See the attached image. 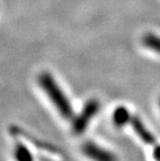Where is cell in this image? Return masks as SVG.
<instances>
[{"mask_svg": "<svg viewBox=\"0 0 160 161\" xmlns=\"http://www.w3.org/2000/svg\"><path fill=\"white\" fill-rule=\"evenodd\" d=\"M37 81L41 88L47 95L59 115L64 119H72L75 115L72 103L52 75L47 72H43L39 76Z\"/></svg>", "mask_w": 160, "mask_h": 161, "instance_id": "cell-1", "label": "cell"}, {"mask_svg": "<svg viewBox=\"0 0 160 161\" xmlns=\"http://www.w3.org/2000/svg\"><path fill=\"white\" fill-rule=\"evenodd\" d=\"M100 102L97 99H90L77 115L72 119V131L76 135H81L86 131L91 121L100 110Z\"/></svg>", "mask_w": 160, "mask_h": 161, "instance_id": "cell-2", "label": "cell"}, {"mask_svg": "<svg viewBox=\"0 0 160 161\" xmlns=\"http://www.w3.org/2000/svg\"><path fill=\"white\" fill-rule=\"evenodd\" d=\"M81 152L86 158L91 159V161H118L114 153L91 140H87L82 143Z\"/></svg>", "mask_w": 160, "mask_h": 161, "instance_id": "cell-3", "label": "cell"}, {"mask_svg": "<svg viewBox=\"0 0 160 161\" xmlns=\"http://www.w3.org/2000/svg\"><path fill=\"white\" fill-rule=\"evenodd\" d=\"M129 124H131L134 132L145 143H147L149 146H156V137L146 127L144 122L141 121V119L138 115H132Z\"/></svg>", "mask_w": 160, "mask_h": 161, "instance_id": "cell-4", "label": "cell"}, {"mask_svg": "<svg viewBox=\"0 0 160 161\" xmlns=\"http://www.w3.org/2000/svg\"><path fill=\"white\" fill-rule=\"evenodd\" d=\"M131 116L132 115L130 114V111L125 106H119L114 109L113 114H112V122L118 128H122L130 123Z\"/></svg>", "mask_w": 160, "mask_h": 161, "instance_id": "cell-5", "label": "cell"}, {"mask_svg": "<svg viewBox=\"0 0 160 161\" xmlns=\"http://www.w3.org/2000/svg\"><path fill=\"white\" fill-rule=\"evenodd\" d=\"M14 158L16 161H35L31 151L22 142H17L15 145Z\"/></svg>", "mask_w": 160, "mask_h": 161, "instance_id": "cell-6", "label": "cell"}, {"mask_svg": "<svg viewBox=\"0 0 160 161\" xmlns=\"http://www.w3.org/2000/svg\"><path fill=\"white\" fill-rule=\"evenodd\" d=\"M141 42L144 44L145 47H147L148 49L154 51L156 53L160 54V36L155 35V33H146L142 36Z\"/></svg>", "mask_w": 160, "mask_h": 161, "instance_id": "cell-7", "label": "cell"}, {"mask_svg": "<svg viewBox=\"0 0 160 161\" xmlns=\"http://www.w3.org/2000/svg\"><path fill=\"white\" fill-rule=\"evenodd\" d=\"M153 157H154L155 161H160V145L154 146V149H153Z\"/></svg>", "mask_w": 160, "mask_h": 161, "instance_id": "cell-8", "label": "cell"}, {"mask_svg": "<svg viewBox=\"0 0 160 161\" xmlns=\"http://www.w3.org/2000/svg\"><path fill=\"white\" fill-rule=\"evenodd\" d=\"M159 106H160V99H159Z\"/></svg>", "mask_w": 160, "mask_h": 161, "instance_id": "cell-9", "label": "cell"}]
</instances>
